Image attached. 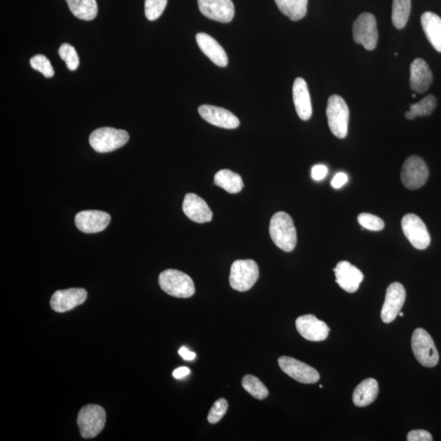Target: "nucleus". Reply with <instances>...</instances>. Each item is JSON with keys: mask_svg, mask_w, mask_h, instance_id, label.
Segmentation results:
<instances>
[{"mask_svg": "<svg viewBox=\"0 0 441 441\" xmlns=\"http://www.w3.org/2000/svg\"><path fill=\"white\" fill-rule=\"evenodd\" d=\"M296 328L301 336L311 342H321L328 338L330 329L313 315H305L296 320Z\"/></svg>", "mask_w": 441, "mask_h": 441, "instance_id": "2eb2a0df", "label": "nucleus"}, {"mask_svg": "<svg viewBox=\"0 0 441 441\" xmlns=\"http://www.w3.org/2000/svg\"><path fill=\"white\" fill-rule=\"evenodd\" d=\"M30 64L34 70L38 71L46 78H52L54 75V70L50 61L44 55L39 54L30 59Z\"/></svg>", "mask_w": 441, "mask_h": 441, "instance_id": "72a5a7b5", "label": "nucleus"}, {"mask_svg": "<svg viewBox=\"0 0 441 441\" xmlns=\"http://www.w3.org/2000/svg\"><path fill=\"white\" fill-rule=\"evenodd\" d=\"M168 0H145V15L149 20H157L167 6Z\"/></svg>", "mask_w": 441, "mask_h": 441, "instance_id": "2f4dec72", "label": "nucleus"}, {"mask_svg": "<svg viewBox=\"0 0 441 441\" xmlns=\"http://www.w3.org/2000/svg\"><path fill=\"white\" fill-rule=\"evenodd\" d=\"M347 175L344 173H339L334 176V178L331 181V185L334 189H339L342 186H344L347 183Z\"/></svg>", "mask_w": 441, "mask_h": 441, "instance_id": "4c0bfd02", "label": "nucleus"}, {"mask_svg": "<svg viewBox=\"0 0 441 441\" xmlns=\"http://www.w3.org/2000/svg\"><path fill=\"white\" fill-rule=\"evenodd\" d=\"M60 58L65 61L67 68L75 71L80 66V59L73 46L69 44H62L59 50Z\"/></svg>", "mask_w": 441, "mask_h": 441, "instance_id": "7c9ffc66", "label": "nucleus"}, {"mask_svg": "<svg viewBox=\"0 0 441 441\" xmlns=\"http://www.w3.org/2000/svg\"><path fill=\"white\" fill-rule=\"evenodd\" d=\"M195 39L201 51L215 65L220 67H226L228 65L226 53L215 39L205 33L197 34Z\"/></svg>", "mask_w": 441, "mask_h": 441, "instance_id": "4be33fe9", "label": "nucleus"}, {"mask_svg": "<svg viewBox=\"0 0 441 441\" xmlns=\"http://www.w3.org/2000/svg\"><path fill=\"white\" fill-rule=\"evenodd\" d=\"M215 184L230 194H236L243 188L241 176L229 169H222L215 176Z\"/></svg>", "mask_w": 441, "mask_h": 441, "instance_id": "393cba45", "label": "nucleus"}, {"mask_svg": "<svg viewBox=\"0 0 441 441\" xmlns=\"http://www.w3.org/2000/svg\"><path fill=\"white\" fill-rule=\"evenodd\" d=\"M72 13L77 18L92 20L96 18L98 8L96 0H66Z\"/></svg>", "mask_w": 441, "mask_h": 441, "instance_id": "a878e982", "label": "nucleus"}, {"mask_svg": "<svg viewBox=\"0 0 441 441\" xmlns=\"http://www.w3.org/2000/svg\"><path fill=\"white\" fill-rule=\"evenodd\" d=\"M429 171L424 160L412 155L404 162L401 174L402 183L409 190H418L426 184Z\"/></svg>", "mask_w": 441, "mask_h": 441, "instance_id": "1a4fd4ad", "label": "nucleus"}, {"mask_svg": "<svg viewBox=\"0 0 441 441\" xmlns=\"http://www.w3.org/2000/svg\"><path fill=\"white\" fill-rule=\"evenodd\" d=\"M406 298V289L401 283L394 282L389 285L381 310V318L384 323L389 324L395 320L401 313Z\"/></svg>", "mask_w": 441, "mask_h": 441, "instance_id": "f8f14e48", "label": "nucleus"}, {"mask_svg": "<svg viewBox=\"0 0 441 441\" xmlns=\"http://www.w3.org/2000/svg\"><path fill=\"white\" fill-rule=\"evenodd\" d=\"M412 97H413V98H415V97H416V95H413Z\"/></svg>", "mask_w": 441, "mask_h": 441, "instance_id": "79ce46f5", "label": "nucleus"}, {"mask_svg": "<svg viewBox=\"0 0 441 441\" xmlns=\"http://www.w3.org/2000/svg\"><path fill=\"white\" fill-rule=\"evenodd\" d=\"M326 115L331 132L338 138H345L349 129L350 113L344 98L339 95L330 97Z\"/></svg>", "mask_w": 441, "mask_h": 441, "instance_id": "39448f33", "label": "nucleus"}, {"mask_svg": "<svg viewBox=\"0 0 441 441\" xmlns=\"http://www.w3.org/2000/svg\"><path fill=\"white\" fill-rule=\"evenodd\" d=\"M278 364L284 373L298 382L314 384L320 380V373L315 368L294 358L280 356Z\"/></svg>", "mask_w": 441, "mask_h": 441, "instance_id": "9b49d317", "label": "nucleus"}, {"mask_svg": "<svg viewBox=\"0 0 441 441\" xmlns=\"http://www.w3.org/2000/svg\"><path fill=\"white\" fill-rule=\"evenodd\" d=\"M327 174H328V169L323 164L315 165L311 169V178L315 181L323 180Z\"/></svg>", "mask_w": 441, "mask_h": 441, "instance_id": "e433bc0d", "label": "nucleus"}, {"mask_svg": "<svg viewBox=\"0 0 441 441\" xmlns=\"http://www.w3.org/2000/svg\"><path fill=\"white\" fill-rule=\"evenodd\" d=\"M274 1L279 11L294 22L303 18L307 14L308 0H274Z\"/></svg>", "mask_w": 441, "mask_h": 441, "instance_id": "bb28decb", "label": "nucleus"}, {"mask_svg": "<svg viewBox=\"0 0 441 441\" xmlns=\"http://www.w3.org/2000/svg\"><path fill=\"white\" fill-rule=\"evenodd\" d=\"M269 231L274 245L280 250L290 253L297 246V231L292 217L286 212H279L273 215Z\"/></svg>", "mask_w": 441, "mask_h": 441, "instance_id": "f257e3e1", "label": "nucleus"}, {"mask_svg": "<svg viewBox=\"0 0 441 441\" xmlns=\"http://www.w3.org/2000/svg\"><path fill=\"white\" fill-rule=\"evenodd\" d=\"M190 372L191 371L188 367H180L176 368L173 373V376L176 378V380H181V378L188 376Z\"/></svg>", "mask_w": 441, "mask_h": 441, "instance_id": "58836bf2", "label": "nucleus"}, {"mask_svg": "<svg viewBox=\"0 0 441 441\" xmlns=\"http://www.w3.org/2000/svg\"><path fill=\"white\" fill-rule=\"evenodd\" d=\"M437 106V98L433 95H428L419 102L413 104L409 111L404 116L408 119H413L418 116H428L433 112Z\"/></svg>", "mask_w": 441, "mask_h": 441, "instance_id": "c85d7f7f", "label": "nucleus"}, {"mask_svg": "<svg viewBox=\"0 0 441 441\" xmlns=\"http://www.w3.org/2000/svg\"><path fill=\"white\" fill-rule=\"evenodd\" d=\"M293 98L298 117L303 121H308L313 115V107L307 82L303 78H297L294 83Z\"/></svg>", "mask_w": 441, "mask_h": 441, "instance_id": "aec40b11", "label": "nucleus"}, {"mask_svg": "<svg viewBox=\"0 0 441 441\" xmlns=\"http://www.w3.org/2000/svg\"><path fill=\"white\" fill-rule=\"evenodd\" d=\"M179 353L185 361H192L195 358V353L189 351L185 346L181 347V349L179 351Z\"/></svg>", "mask_w": 441, "mask_h": 441, "instance_id": "ea45409f", "label": "nucleus"}, {"mask_svg": "<svg viewBox=\"0 0 441 441\" xmlns=\"http://www.w3.org/2000/svg\"><path fill=\"white\" fill-rule=\"evenodd\" d=\"M421 23L430 44L441 53V18L437 14L426 12L422 15Z\"/></svg>", "mask_w": 441, "mask_h": 441, "instance_id": "b1692460", "label": "nucleus"}, {"mask_svg": "<svg viewBox=\"0 0 441 441\" xmlns=\"http://www.w3.org/2000/svg\"><path fill=\"white\" fill-rule=\"evenodd\" d=\"M183 210L189 219L197 223L210 222L212 219L209 205L201 197L193 193L186 195Z\"/></svg>", "mask_w": 441, "mask_h": 441, "instance_id": "6ab92c4d", "label": "nucleus"}, {"mask_svg": "<svg viewBox=\"0 0 441 441\" xmlns=\"http://www.w3.org/2000/svg\"><path fill=\"white\" fill-rule=\"evenodd\" d=\"M198 111L200 116L212 126L226 129H234L240 126L238 119L224 108L202 105Z\"/></svg>", "mask_w": 441, "mask_h": 441, "instance_id": "a211bd4d", "label": "nucleus"}, {"mask_svg": "<svg viewBox=\"0 0 441 441\" xmlns=\"http://www.w3.org/2000/svg\"><path fill=\"white\" fill-rule=\"evenodd\" d=\"M411 346L415 358L423 366L433 368L438 365V351L432 337L426 330L422 328L414 330Z\"/></svg>", "mask_w": 441, "mask_h": 441, "instance_id": "423d86ee", "label": "nucleus"}, {"mask_svg": "<svg viewBox=\"0 0 441 441\" xmlns=\"http://www.w3.org/2000/svg\"><path fill=\"white\" fill-rule=\"evenodd\" d=\"M242 386L250 395L258 399H266L269 391L266 385L258 377L248 375L243 377Z\"/></svg>", "mask_w": 441, "mask_h": 441, "instance_id": "c756f323", "label": "nucleus"}, {"mask_svg": "<svg viewBox=\"0 0 441 441\" xmlns=\"http://www.w3.org/2000/svg\"><path fill=\"white\" fill-rule=\"evenodd\" d=\"M358 222L365 229L372 231H382L384 226H385V223L380 217L367 214V212H362V214L358 216Z\"/></svg>", "mask_w": 441, "mask_h": 441, "instance_id": "473e14b6", "label": "nucleus"}, {"mask_svg": "<svg viewBox=\"0 0 441 441\" xmlns=\"http://www.w3.org/2000/svg\"><path fill=\"white\" fill-rule=\"evenodd\" d=\"M401 227L404 236L413 247L419 250L428 248L430 236L426 225L418 216L413 214L404 215L401 220Z\"/></svg>", "mask_w": 441, "mask_h": 441, "instance_id": "9d476101", "label": "nucleus"}, {"mask_svg": "<svg viewBox=\"0 0 441 441\" xmlns=\"http://www.w3.org/2000/svg\"><path fill=\"white\" fill-rule=\"evenodd\" d=\"M227 409L228 402L226 399L223 398L217 399L214 406H212L209 415H207V421L211 424L219 423L226 413Z\"/></svg>", "mask_w": 441, "mask_h": 441, "instance_id": "f704fd0d", "label": "nucleus"}, {"mask_svg": "<svg viewBox=\"0 0 441 441\" xmlns=\"http://www.w3.org/2000/svg\"><path fill=\"white\" fill-rule=\"evenodd\" d=\"M259 278V268L256 262L236 260L231 267L229 282L233 289L246 292L253 288Z\"/></svg>", "mask_w": 441, "mask_h": 441, "instance_id": "0eeeda50", "label": "nucleus"}, {"mask_svg": "<svg viewBox=\"0 0 441 441\" xmlns=\"http://www.w3.org/2000/svg\"><path fill=\"white\" fill-rule=\"evenodd\" d=\"M433 81V72L427 62L421 59H415L411 66V90L418 93L428 90Z\"/></svg>", "mask_w": 441, "mask_h": 441, "instance_id": "412c9836", "label": "nucleus"}, {"mask_svg": "<svg viewBox=\"0 0 441 441\" xmlns=\"http://www.w3.org/2000/svg\"><path fill=\"white\" fill-rule=\"evenodd\" d=\"M159 284L164 292L176 298H188L195 292L193 280L178 270L168 269L160 273Z\"/></svg>", "mask_w": 441, "mask_h": 441, "instance_id": "f03ea898", "label": "nucleus"}, {"mask_svg": "<svg viewBox=\"0 0 441 441\" xmlns=\"http://www.w3.org/2000/svg\"><path fill=\"white\" fill-rule=\"evenodd\" d=\"M353 38L358 44H362L368 51L375 49L378 40V31L375 16L364 13L353 24Z\"/></svg>", "mask_w": 441, "mask_h": 441, "instance_id": "6e6552de", "label": "nucleus"}, {"mask_svg": "<svg viewBox=\"0 0 441 441\" xmlns=\"http://www.w3.org/2000/svg\"><path fill=\"white\" fill-rule=\"evenodd\" d=\"M380 392L378 383L375 378H367L358 385L353 392V403L358 407L370 406L375 401Z\"/></svg>", "mask_w": 441, "mask_h": 441, "instance_id": "5701e85b", "label": "nucleus"}, {"mask_svg": "<svg viewBox=\"0 0 441 441\" xmlns=\"http://www.w3.org/2000/svg\"><path fill=\"white\" fill-rule=\"evenodd\" d=\"M399 315L401 316V318H402V316H404V314L402 313H399Z\"/></svg>", "mask_w": 441, "mask_h": 441, "instance_id": "a19ab883", "label": "nucleus"}, {"mask_svg": "<svg viewBox=\"0 0 441 441\" xmlns=\"http://www.w3.org/2000/svg\"><path fill=\"white\" fill-rule=\"evenodd\" d=\"M111 215L99 210H85L77 214L75 225L80 231L86 234L101 232L110 224Z\"/></svg>", "mask_w": 441, "mask_h": 441, "instance_id": "dca6fc26", "label": "nucleus"}, {"mask_svg": "<svg viewBox=\"0 0 441 441\" xmlns=\"http://www.w3.org/2000/svg\"><path fill=\"white\" fill-rule=\"evenodd\" d=\"M336 282L339 286L349 294L356 293L364 279V274L361 270L349 262L342 261L337 264L334 269Z\"/></svg>", "mask_w": 441, "mask_h": 441, "instance_id": "f3484780", "label": "nucleus"}, {"mask_svg": "<svg viewBox=\"0 0 441 441\" xmlns=\"http://www.w3.org/2000/svg\"><path fill=\"white\" fill-rule=\"evenodd\" d=\"M107 413L97 404H87L78 414L77 423L81 437L91 439L97 437L105 427Z\"/></svg>", "mask_w": 441, "mask_h": 441, "instance_id": "7ed1b4c3", "label": "nucleus"}, {"mask_svg": "<svg viewBox=\"0 0 441 441\" xmlns=\"http://www.w3.org/2000/svg\"><path fill=\"white\" fill-rule=\"evenodd\" d=\"M408 441H433V438L428 430H413L407 435Z\"/></svg>", "mask_w": 441, "mask_h": 441, "instance_id": "c9c22d12", "label": "nucleus"}, {"mask_svg": "<svg viewBox=\"0 0 441 441\" xmlns=\"http://www.w3.org/2000/svg\"><path fill=\"white\" fill-rule=\"evenodd\" d=\"M411 10V0H393L392 23L397 29L406 27Z\"/></svg>", "mask_w": 441, "mask_h": 441, "instance_id": "cd10ccee", "label": "nucleus"}, {"mask_svg": "<svg viewBox=\"0 0 441 441\" xmlns=\"http://www.w3.org/2000/svg\"><path fill=\"white\" fill-rule=\"evenodd\" d=\"M87 293L85 289L59 290L52 296L50 306L56 313H65L84 303Z\"/></svg>", "mask_w": 441, "mask_h": 441, "instance_id": "4468645a", "label": "nucleus"}, {"mask_svg": "<svg viewBox=\"0 0 441 441\" xmlns=\"http://www.w3.org/2000/svg\"><path fill=\"white\" fill-rule=\"evenodd\" d=\"M128 140L129 135L126 131L104 127L97 128L91 133L90 143L95 152L108 153L122 147Z\"/></svg>", "mask_w": 441, "mask_h": 441, "instance_id": "20e7f679", "label": "nucleus"}, {"mask_svg": "<svg viewBox=\"0 0 441 441\" xmlns=\"http://www.w3.org/2000/svg\"><path fill=\"white\" fill-rule=\"evenodd\" d=\"M200 11L207 18L222 23L231 22L235 6L231 0H198Z\"/></svg>", "mask_w": 441, "mask_h": 441, "instance_id": "ddd939ff", "label": "nucleus"}]
</instances>
